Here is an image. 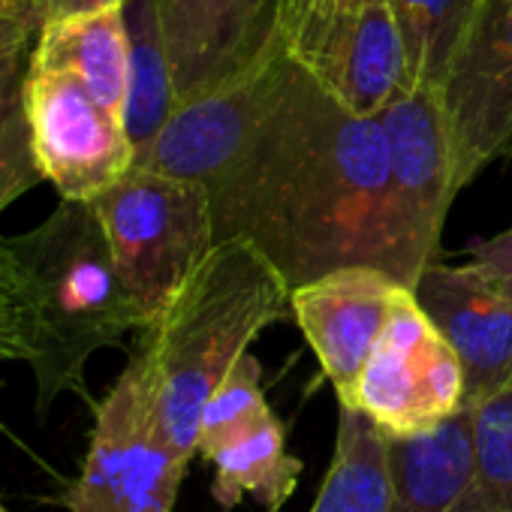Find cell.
Instances as JSON below:
<instances>
[{
  "label": "cell",
  "mask_w": 512,
  "mask_h": 512,
  "mask_svg": "<svg viewBox=\"0 0 512 512\" xmlns=\"http://www.w3.org/2000/svg\"><path fill=\"white\" fill-rule=\"evenodd\" d=\"M208 193L217 241L247 238L290 287L344 266L410 290L422 275L377 115L347 112L305 70Z\"/></svg>",
  "instance_id": "obj_1"
},
{
  "label": "cell",
  "mask_w": 512,
  "mask_h": 512,
  "mask_svg": "<svg viewBox=\"0 0 512 512\" xmlns=\"http://www.w3.org/2000/svg\"><path fill=\"white\" fill-rule=\"evenodd\" d=\"M293 287L247 238H220L133 353L166 443L196 458L199 419L250 344L287 317Z\"/></svg>",
  "instance_id": "obj_2"
},
{
  "label": "cell",
  "mask_w": 512,
  "mask_h": 512,
  "mask_svg": "<svg viewBox=\"0 0 512 512\" xmlns=\"http://www.w3.org/2000/svg\"><path fill=\"white\" fill-rule=\"evenodd\" d=\"M10 241L31 308L28 365L37 377V413L46 416L61 392L85 395L88 359L145 329V314L115 269L91 202L64 199L43 226Z\"/></svg>",
  "instance_id": "obj_3"
},
{
  "label": "cell",
  "mask_w": 512,
  "mask_h": 512,
  "mask_svg": "<svg viewBox=\"0 0 512 512\" xmlns=\"http://www.w3.org/2000/svg\"><path fill=\"white\" fill-rule=\"evenodd\" d=\"M91 205L124 287L145 314V326L154 323L217 244L208 187L133 166Z\"/></svg>",
  "instance_id": "obj_4"
},
{
  "label": "cell",
  "mask_w": 512,
  "mask_h": 512,
  "mask_svg": "<svg viewBox=\"0 0 512 512\" xmlns=\"http://www.w3.org/2000/svg\"><path fill=\"white\" fill-rule=\"evenodd\" d=\"M281 37L353 115H377L410 82L392 0H281Z\"/></svg>",
  "instance_id": "obj_5"
},
{
  "label": "cell",
  "mask_w": 512,
  "mask_h": 512,
  "mask_svg": "<svg viewBox=\"0 0 512 512\" xmlns=\"http://www.w3.org/2000/svg\"><path fill=\"white\" fill-rule=\"evenodd\" d=\"M190 458L157 428L145 374L127 368L94 407L91 446L64 503L70 512H172Z\"/></svg>",
  "instance_id": "obj_6"
},
{
  "label": "cell",
  "mask_w": 512,
  "mask_h": 512,
  "mask_svg": "<svg viewBox=\"0 0 512 512\" xmlns=\"http://www.w3.org/2000/svg\"><path fill=\"white\" fill-rule=\"evenodd\" d=\"M299 73L302 67L287 55L278 34L241 73L181 100L151 145L136 154V166L193 178L208 187L244 154Z\"/></svg>",
  "instance_id": "obj_7"
},
{
  "label": "cell",
  "mask_w": 512,
  "mask_h": 512,
  "mask_svg": "<svg viewBox=\"0 0 512 512\" xmlns=\"http://www.w3.org/2000/svg\"><path fill=\"white\" fill-rule=\"evenodd\" d=\"M344 407L371 416L386 437L431 431L467 407L458 353L419 308L410 287L395 299L353 401Z\"/></svg>",
  "instance_id": "obj_8"
},
{
  "label": "cell",
  "mask_w": 512,
  "mask_h": 512,
  "mask_svg": "<svg viewBox=\"0 0 512 512\" xmlns=\"http://www.w3.org/2000/svg\"><path fill=\"white\" fill-rule=\"evenodd\" d=\"M28 115L37 166L61 199L94 202L136 166V148L124 124L70 73L34 64Z\"/></svg>",
  "instance_id": "obj_9"
},
{
  "label": "cell",
  "mask_w": 512,
  "mask_h": 512,
  "mask_svg": "<svg viewBox=\"0 0 512 512\" xmlns=\"http://www.w3.org/2000/svg\"><path fill=\"white\" fill-rule=\"evenodd\" d=\"M392 181L422 269L440 253L452 199L464 187L458 148L440 88L407 82L380 112Z\"/></svg>",
  "instance_id": "obj_10"
},
{
  "label": "cell",
  "mask_w": 512,
  "mask_h": 512,
  "mask_svg": "<svg viewBox=\"0 0 512 512\" xmlns=\"http://www.w3.org/2000/svg\"><path fill=\"white\" fill-rule=\"evenodd\" d=\"M428 320L458 353L464 404L473 407L512 380V281L479 263L446 266L434 260L413 284Z\"/></svg>",
  "instance_id": "obj_11"
},
{
  "label": "cell",
  "mask_w": 512,
  "mask_h": 512,
  "mask_svg": "<svg viewBox=\"0 0 512 512\" xmlns=\"http://www.w3.org/2000/svg\"><path fill=\"white\" fill-rule=\"evenodd\" d=\"M407 284L383 269L344 266L293 287L290 311L311 344L338 404H350L356 383Z\"/></svg>",
  "instance_id": "obj_12"
},
{
  "label": "cell",
  "mask_w": 512,
  "mask_h": 512,
  "mask_svg": "<svg viewBox=\"0 0 512 512\" xmlns=\"http://www.w3.org/2000/svg\"><path fill=\"white\" fill-rule=\"evenodd\" d=\"M443 100L464 184L512 154V0H482Z\"/></svg>",
  "instance_id": "obj_13"
},
{
  "label": "cell",
  "mask_w": 512,
  "mask_h": 512,
  "mask_svg": "<svg viewBox=\"0 0 512 512\" xmlns=\"http://www.w3.org/2000/svg\"><path fill=\"white\" fill-rule=\"evenodd\" d=\"M178 103L241 73L281 34V0H157Z\"/></svg>",
  "instance_id": "obj_14"
},
{
  "label": "cell",
  "mask_w": 512,
  "mask_h": 512,
  "mask_svg": "<svg viewBox=\"0 0 512 512\" xmlns=\"http://www.w3.org/2000/svg\"><path fill=\"white\" fill-rule=\"evenodd\" d=\"M389 512H512L479 470L470 407L443 425L389 437Z\"/></svg>",
  "instance_id": "obj_15"
},
{
  "label": "cell",
  "mask_w": 512,
  "mask_h": 512,
  "mask_svg": "<svg viewBox=\"0 0 512 512\" xmlns=\"http://www.w3.org/2000/svg\"><path fill=\"white\" fill-rule=\"evenodd\" d=\"M52 0H0V214L43 178L28 115V79Z\"/></svg>",
  "instance_id": "obj_16"
},
{
  "label": "cell",
  "mask_w": 512,
  "mask_h": 512,
  "mask_svg": "<svg viewBox=\"0 0 512 512\" xmlns=\"http://www.w3.org/2000/svg\"><path fill=\"white\" fill-rule=\"evenodd\" d=\"M34 64L79 79L91 97L124 124L130 76V34L124 7L73 19H49L40 31Z\"/></svg>",
  "instance_id": "obj_17"
},
{
  "label": "cell",
  "mask_w": 512,
  "mask_h": 512,
  "mask_svg": "<svg viewBox=\"0 0 512 512\" xmlns=\"http://www.w3.org/2000/svg\"><path fill=\"white\" fill-rule=\"evenodd\" d=\"M214 467L211 494L223 509L253 497L266 512L284 509L296 494L305 464L287 452V425L266 410L253 425L205 455Z\"/></svg>",
  "instance_id": "obj_18"
},
{
  "label": "cell",
  "mask_w": 512,
  "mask_h": 512,
  "mask_svg": "<svg viewBox=\"0 0 512 512\" xmlns=\"http://www.w3.org/2000/svg\"><path fill=\"white\" fill-rule=\"evenodd\" d=\"M389 437L356 407L338 404V437L311 512H389Z\"/></svg>",
  "instance_id": "obj_19"
},
{
  "label": "cell",
  "mask_w": 512,
  "mask_h": 512,
  "mask_svg": "<svg viewBox=\"0 0 512 512\" xmlns=\"http://www.w3.org/2000/svg\"><path fill=\"white\" fill-rule=\"evenodd\" d=\"M127 34H130V76H127V106L124 130L139 151L163 130L178 106L172 64L160 28L157 0H127Z\"/></svg>",
  "instance_id": "obj_20"
},
{
  "label": "cell",
  "mask_w": 512,
  "mask_h": 512,
  "mask_svg": "<svg viewBox=\"0 0 512 512\" xmlns=\"http://www.w3.org/2000/svg\"><path fill=\"white\" fill-rule=\"evenodd\" d=\"M407 79L446 88L482 10V0H392Z\"/></svg>",
  "instance_id": "obj_21"
},
{
  "label": "cell",
  "mask_w": 512,
  "mask_h": 512,
  "mask_svg": "<svg viewBox=\"0 0 512 512\" xmlns=\"http://www.w3.org/2000/svg\"><path fill=\"white\" fill-rule=\"evenodd\" d=\"M269 407L263 395V368L250 353L223 377V383L214 389L208 398L202 419H199V440H196V455H208L247 425H253Z\"/></svg>",
  "instance_id": "obj_22"
},
{
  "label": "cell",
  "mask_w": 512,
  "mask_h": 512,
  "mask_svg": "<svg viewBox=\"0 0 512 512\" xmlns=\"http://www.w3.org/2000/svg\"><path fill=\"white\" fill-rule=\"evenodd\" d=\"M470 428L482 476L512 509V380L470 407Z\"/></svg>",
  "instance_id": "obj_23"
},
{
  "label": "cell",
  "mask_w": 512,
  "mask_h": 512,
  "mask_svg": "<svg viewBox=\"0 0 512 512\" xmlns=\"http://www.w3.org/2000/svg\"><path fill=\"white\" fill-rule=\"evenodd\" d=\"M470 260L479 263L482 269L512 281V226L491 238H476L470 244Z\"/></svg>",
  "instance_id": "obj_24"
},
{
  "label": "cell",
  "mask_w": 512,
  "mask_h": 512,
  "mask_svg": "<svg viewBox=\"0 0 512 512\" xmlns=\"http://www.w3.org/2000/svg\"><path fill=\"white\" fill-rule=\"evenodd\" d=\"M127 0H52V16L49 19H73V16H91L112 7H124Z\"/></svg>",
  "instance_id": "obj_25"
},
{
  "label": "cell",
  "mask_w": 512,
  "mask_h": 512,
  "mask_svg": "<svg viewBox=\"0 0 512 512\" xmlns=\"http://www.w3.org/2000/svg\"><path fill=\"white\" fill-rule=\"evenodd\" d=\"M0 512H7V509H4V503H0Z\"/></svg>",
  "instance_id": "obj_26"
}]
</instances>
